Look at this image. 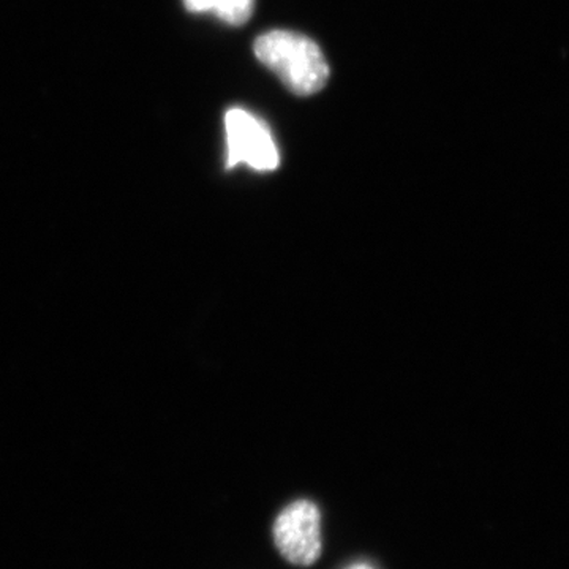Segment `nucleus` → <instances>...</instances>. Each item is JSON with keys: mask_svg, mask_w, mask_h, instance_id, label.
Here are the masks:
<instances>
[{"mask_svg": "<svg viewBox=\"0 0 569 569\" xmlns=\"http://www.w3.org/2000/svg\"><path fill=\"white\" fill-rule=\"evenodd\" d=\"M193 13H211L228 24L242 26L252 17L253 0H183Z\"/></svg>", "mask_w": 569, "mask_h": 569, "instance_id": "4", "label": "nucleus"}, {"mask_svg": "<svg viewBox=\"0 0 569 569\" xmlns=\"http://www.w3.org/2000/svg\"><path fill=\"white\" fill-rule=\"evenodd\" d=\"M274 542L283 559L310 567L321 553V516L312 501L288 505L274 523Z\"/></svg>", "mask_w": 569, "mask_h": 569, "instance_id": "3", "label": "nucleus"}, {"mask_svg": "<svg viewBox=\"0 0 569 569\" xmlns=\"http://www.w3.org/2000/svg\"><path fill=\"white\" fill-rule=\"evenodd\" d=\"M348 569H373V568L367 563H358V565H353V567H350Z\"/></svg>", "mask_w": 569, "mask_h": 569, "instance_id": "5", "label": "nucleus"}, {"mask_svg": "<svg viewBox=\"0 0 569 569\" xmlns=\"http://www.w3.org/2000/svg\"><path fill=\"white\" fill-rule=\"evenodd\" d=\"M227 130V168L246 163L257 171H272L279 167V151L268 126L242 108H233L224 116Z\"/></svg>", "mask_w": 569, "mask_h": 569, "instance_id": "2", "label": "nucleus"}, {"mask_svg": "<svg viewBox=\"0 0 569 569\" xmlns=\"http://www.w3.org/2000/svg\"><path fill=\"white\" fill-rule=\"evenodd\" d=\"M254 54L274 71L288 91L313 96L325 88L329 67L323 52L309 37L291 31H272L254 41Z\"/></svg>", "mask_w": 569, "mask_h": 569, "instance_id": "1", "label": "nucleus"}]
</instances>
